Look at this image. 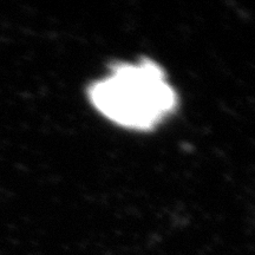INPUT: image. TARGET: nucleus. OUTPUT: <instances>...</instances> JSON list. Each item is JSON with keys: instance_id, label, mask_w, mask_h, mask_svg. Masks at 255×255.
Segmentation results:
<instances>
[{"instance_id": "f257e3e1", "label": "nucleus", "mask_w": 255, "mask_h": 255, "mask_svg": "<svg viewBox=\"0 0 255 255\" xmlns=\"http://www.w3.org/2000/svg\"><path fill=\"white\" fill-rule=\"evenodd\" d=\"M87 94L105 120L133 131H150L178 107L167 73L150 58L114 64L107 76L89 85Z\"/></svg>"}]
</instances>
